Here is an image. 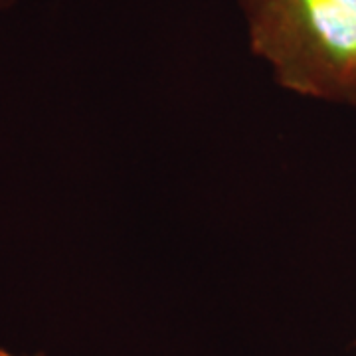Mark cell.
Segmentation results:
<instances>
[{
    "label": "cell",
    "mask_w": 356,
    "mask_h": 356,
    "mask_svg": "<svg viewBox=\"0 0 356 356\" xmlns=\"http://www.w3.org/2000/svg\"><path fill=\"white\" fill-rule=\"evenodd\" d=\"M250 50L281 88L356 109V0H238Z\"/></svg>",
    "instance_id": "obj_1"
},
{
    "label": "cell",
    "mask_w": 356,
    "mask_h": 356,
    "mask_svg": "<svg viewBox=\"0 0 356 356\" xmlns=\"http://www.w3.org/2000/svg\"><path fill=\"white\" fill-rule=\"evenodd\" d=\"M13 2H14V0H0V10H2V8H8V6H10Z\"/></svg>",
    "instance_id": "obj_2"
},
{
    "label": "cell",
    "mask_w": 356,
    "mask_h": 356,
    "mask_svg": "<svg viewBox=\"0 0 356 356\" xmlns=\"http://www.w3.org/2000/svg\"><path fill=\"white\" fill-rule=\"evenodd\" d=\"M0 356H13V355H8V353H4V350H0Z\"/></svg>",
    "instance_id": "obj_3"
}]
</instances>
